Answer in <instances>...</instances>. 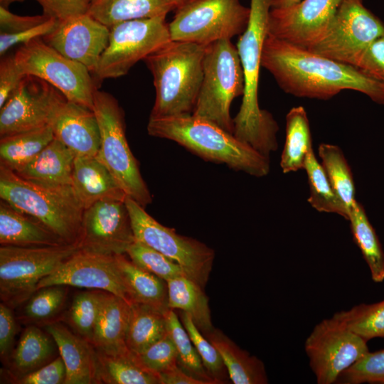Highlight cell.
Here are the masks:
<instances>
[{
    "label": "cell",
    "mask_w": 384,
    "mask_h": 384,
    "mask_svg": "<svg viewBox=\"0 0 384 384\" xmlns=\"http://www.w3.org/2000/svg\"><path fill=\"white\" fill-rule=\"evenodd\" d=\"M166 16L129 20L110 28L108 44L93 75L98 81L125 75L171 41Z\"/></svg>",
    "instance_id": "8fae6325"
},
{
    "label": "cell",
    "mask_w": 384,
    "mask_h": 384,
    "mask_svg": "<svg viewBox=\"0 0 384 384\" xmlns=\"http://www.w3.org/2000/svg\"><path fill=\"white\" fill-rule=\"evenodd\" d=\"M66 375L65 366L60 356L38 369L12 381L17 384H65Z\"/></svg>",
    "instance_id": "7dc6e473"
},
{
    "label": "cell",
    "mask_w": 384,
    "mask_h": 384,
    "mask_svg": "<svg viewBox=\"0 0 384 384\" xmlns=\"http://www.w3.org/2000/svg\"><path fill=\"white\" fill-rule=\"evenodd\" d=\"M92 110L100 133L97 158L108 169L127 196L145 208L152 202V197L127 143L122 108L112 95L97 89Z\"/></svg>",
    "instance_id": "52a82bcc"
},
{
    "label": "cell",
    "mask_w": 384,
    "mask_h": 384,
    "mask_svg": "<svg viewBox=\"0 0 384 384\" xmlns=\"http://www.w3.org/2000/svg\"><path fill=\"white\" fill-rule=\"evenodd\" d=\"M66 285H52L36 290L25 302L23 319L33 324H50L62 311L67 298Z\"/></svg>",
    "instance_id": "ab89813d"
},
{
    "label": "cell",
    "mask_w": 384,
    "mask_h": 384,
    "mask_svg": "<svg viewBox=\"0 0 384 384\" xmlns=\"http://www.w3.org/2000/svg\"><path fill=\"white\" fill-rule=\"evenodd\" d=\"M54 139L50 125L1 137V164L18 172Z\"/></svg>",
    "instance_id": "1f68e13d"
},
{
    "label": "cell",
    "mask_w": 384,
    "mask_h": 384,
    "mask_svg": "<svg viewBox=\"0 0 384 384\" xmlns=\"http://www.w3.org/2000/svg\"><path fill=\"white\" fill-rule=\"evenodd\" d=\"M0 244L19 247H43L68 243L36 218L1 200Z\"/></svg>",
    "instance_id": "d4e9b609"
},
{
    "label": "cell",
    "mask_w": 384,
    "mask_h": 384,
    "mask_svg": "<svg viewBox=\"0 0 384 384\" xmlns=\"http://www.w3.org/2000/svg\"><path fill=\"white\" fill-rule=\"evenodd\" d=\"M355 68L384 84V34L368 47Z\"/></svg>",
    "instance_id": "bcb514c9"
},
{
    "label": "cell",
    "mask_w": 384,
    "mask_h": 384,
    "mask_svg": "<svg viewBox=\"0 0 384 384\" xmlns=\"http://www.w3.org/2000/svg\"><path fill=\"white\" fill-rule=\"evenodd\" d=\"M203 68V81L193 114L233 134L230 106L245 90L244 73L237 47L229 39L206 46Z\"/></svg>",
    "instance_id": "8992f818"
},
{
    "label": "cell",
    "mask_w": 384,
    "mask_h": 384,
    "mask_svg": "<svg viewBox=\"0 0 384 384\" xmlns=\"http://www.w3.org/2000/svg\"><path fill=\"white\" fill-rule=\"evenodd\" d=\"M64 95L48 82L26 75L0 111L1 137L50 124Z\"/></svg>",
    "instance_id": "2e32d148"
},
{
    "label": "cell",
    "mask_w": 384,
    "mask_h": 384,
    "mask_svg": "<svg viewBox=\"0 0 384 384\" xmlns=\"http://www.w3.org/2000/svg\"><path fill=\"white\" fill-rule=\"evenodd\" d=\"M135 355L146 369L157 376L178 366L177 351L168 333L144 351Z\"/></svg>",
    "instance_id": "f6af8a7d"
},
{
    "label": "cell",
    "mask_w": 384,
    "mask_h": 384,
    "mask_svg": "<svg viewBox=\"0 0 384 384\" xmlns=\"http://www.w3.org/2000/svg\"><path fill=\"white\" fill-rule=\"evenodd\" d=\"M43 14L58 20L85 14L88 12L90 0H36Z\"/></svg>",
    "instance_id": "681fc988"
},
{
    "label": "cell",
    "mask_w": 384,
    "mask_h": 384,
    "mask_svg": "<svg viewBox=\"0 0 384 384\" xmlns=\"http://www.w3.org/2000/svg\"><path fill=\"white\" fill-rule=\"evenodd\" d=\"M159 384H207L184 371L179 365L158 375Z\"/></svg>",
    "instance_id": "db71d44e"
},
{
    "label": "cell",
    "mask_w": 384,
    "mask_h": 384,
    "mask_svg": "<svg viewBox=\"0 0 384 384\" xmlns=\"http://www.w3.org/2000/svg\"><path fill=\"white\" fill-rule=\"evenodd\" d=\"M14 56L25 75L48 82L67 100L92 110L97 88L85 66L65 57L41 38L22 45Z\"/></svg>",
    "instance_id": "7c38bea8"
},
{
    "label": "cell",
    "mask_w": 384,
    "mask_h": 384,
    "mask_svg": "<svg viewBox=\"0 0 384 384\" xmlns=\"http://www.w3.org/2000/svg\"><path fill=\"white\" fill-rule=\"evenodd\" d=\"M174 9L169 0H92L87 13L110 28L125 21L166 16Z\"/></svg>",
    "instance_id": "f1b7e54d"
},
{
    "label": "cell",
    "mask_w": 384,
    "mask_h": 384,
    "mask_svg": "<svg viewBox=\"0 0 384 384\" xmlns=\"http://www.w3.org/2000/svg\"><path fill=\"white\" fill-rule=\"evenodd\" d=\"M26 75L17 65L14 56L3 58L0 63V108L20 85Z\"/></svg>",
    "instance_id": "f907efd6"
},
{
    "label": "cell",
    "mask_w": 384,
    "mask_h": 384,
    "mask_svg": "<svg viewBox=\"0 0 384 384\" xmlns=\"http://www.w3.org/2000/svg\"><path fill=\"white\" fill-rule=\"evenodd\" d=\"M95 352L99 383L159 384L158 376L146 369L129 350L107 353L95 349Z\"/></svg>",
    "instance_id": "f546056e"
},
{
    "label": "cell",
    "mask_w": 384,
    "mask_h": 384,
    "mask_svg": "<svg viewBox=\"0 0 384 384\" xmlns=\"http://www.w3.org/2000/svg\"><path fill=\"white\" fill-rule=\"evenodd\" d=\"M304 169L309 186V204L319 212L336 213L348 220L349 213L333 189L313 149L306 156Z\"/></svg>",
    "instance_id": "d590c367"
},
{
    "label": "cell",
    "mask_w": 384,
    "mask_h": 384,
    "mask_svg": "<svg viewBox=\"0 0 384 384\" xmlns=\"http://www.w3.org/2000/svg\"><path fill=\"white\" fill-rule=\"evenodd\" d=\"M166 317L168 334L176 346L179 366L189 375L207 384H216L208 374L196 347L175 311L169 309Z\"/></svg>",
    "instance_id": "74e56055"
},
{
    "label": "cell",
    "mask_w": 384,
    "mask_h": 384,
    "mask_svg": "<svg viewBox=\"0 0 384 384\" xmlns=\"http://www.w3.org/2000/svg\"><path fill=\"white\" fill-rule=\"evenodd\" d=\"M169 1L173 5L174 9L176 10L181 7L182 6L185 5L191 0H169Z\"/></svg>",
    "instance_id": "9f6ffc18"
},
{
    "label": "cell",
    "mask_w": 384,
    "mask_h": 384,
    "mask_svg": "<svg viewBox=\"0 0 384 384\" xmlns=\"http://www.w3.org/2000/svg\"><path fill=\"white\" fill-rule=\"evenodd\" d=\"M130 304L122 298L103 291L91 344L97 350L119 353L129 350L126 335Z\"/></svg>",
    "instance_id": "cb8c5ba5"
},
{
    "label": "cell",
    "mask_w": 384,
    "mask_h": 384,
    "mask_svg": "<svg viewBox=\"0 0 384 384\" xmlns=\"http://www.w3.org/2000/svg\"><path fill=\"white\" fill-rule=\"evenodd\" d=\"M77 244L58 246L1 245L0 297L11 308L26 302L38 282L78 250Z\"/></svg>",
    "instance_id": "ba28073f"
},
{
    "label": "cell",
    "mask_w": 384,
    "mask_h": 384,
    "mask_svg": "<svg viewBox=\"0 0 384 384\" xmlns=\"http://www.w3.org/2000/svg\"><path fill=\"white\" fill-rule=\"evenodd\" d=\"M72 180L75 193L84 210L102 200L124 201L127 197L97 156H75Z\"/></svg>",
    "instance_id": "7402d4cb"
},
{
    "label": "cell",
    "mask_w": 384,
    "mask_h": 384,
    "mask_svg": "<svg viewBox=\"0 0 384 384\" xmlns=\"http://www.w3.org/2000/svg\"><path fill=\"white\" fill-rule=\"evenodd\" d=\"M301 0H273L272 8L282 9L291 7L299 3Z\"/></svg>",
    "instance_id": "11a10c76"
},
{
    "label": "cell",
    "mask_w": 384,
    "mask_h": 384,
    "mask_svg": "<svg viewBox=\"0 0 384 384\" xmlns=\"http://www.w3.org/2000/svg\"><path fill=\"white\" fill-rule=\"evenodd\" d=\"M75 155L54 138L23 169L15 172L33 183L53 188L73 187V170Z\"/></svg>",
    "instance_id": "603a6c76"
},
{
    "label": "cell",
    "mask_w": 384,
    "mask_h": 384,
    "mask_svg": "<svg viewBox=\"0 0 384 384\" xmlns=\"http://www.w3.org/2000/svg\"><path fill=\"white\" fill-rule=\"evenodd\" d=\"M49 125L54 138L70 149L75 156H97L100 133L92 110L65 99L56 108Z\"/></svg>",
    "instance_id": "ffe728a7"
},
{
    "label": "cell",
    "mask_w": 384,
    "mask_h": 384,
    "mask_svg": "<svg viewBox=\"0 0 384 384\" xmlns=\"http://www.w3.org/2000/svg\"><path fill=\"white\" fill-rule=\"evenodd\" d=\"M261 67L272 74L282 90L296 97L325 100L351 90L384 105V84L353 66L269 33L263 46Z\"/></svg>",
    "instance_id": "6da1fadb"
},
{
    "label": "cell",
    "mask_w": 384,
    "mask_h": 384,
    "mask_svg": "<svg viewBox=\"0 0 384 384\" xmlns=\"http://www.w3.org/2000/svg\"><path fill=\"white\" fill-rule=\"evenodd\" d=\"M152 137L172 140L208 161L262 177L270 171V160L233 134L193 114L151 117L147 124Z\"/></svg>",
    "instance_id": "3957f363"
},
{
    "label": "cell",
    "mask_w": 384,
    "mask_h": 384,
    "mask_svg": "<svg viewBox=\"0 0 384 384\" xmlns=\"http://www.w3.org/2000/svg\"><path fill=\"white\" fill-rule=\"evenodd\" d=\"M56 343L46 331L29 325L21 334L11 353L10 376L12 380L33 372L52 361Z\"/></svg>",
    "instance_id": "83f0119b"
},
{
    "label": "cell",
    "mask_w": 384,
    "mask_h": 384,
    "mask_svg": "<svg viewBox=\"0 0 384 384\" xmlns=\"http://www.w3.org/2000/svg\"><path fill=\"white\" fill-rule=\"evenodd\" d=\"M53 338L66 368L65 384L99 383L94 346L65 326L54 321L46 326Z\"/></svg>",
    "instance_id": "44dd1931"
},
{
    "label": "cell",
    "mask_w": 384,
    "mask_h": 384,
    "mask_svg": "<svg viewBox=\"0 0 384 384\" xmlns=\"http://www.w3.org/2000/svg\"><path fill=\"white\" fill-rule=\"evenodd\" d=\"M125 255L115 257L132 304H144L166 314L170 309L166 281L139 267Z\"/></svg>",
    "instance_id": "4316f807"
},
{
    "label": "cell",
    "mask_w": 384,
    "mask_h": 384,
    "mask_svg": "<svg viewBox=\"0 0 384 384\" xmlns=\"http://www.w3.org/2000/svg\"><path fill=\"white\" fill-rule=\"evenodd\" d=\"M206 46L171 40L144 60L155 87L151 117L193 114L203 78Z\"/></svg>",
    "instance_id": "277c9868"
},
{
    "label": "cell",
    "mask_w": 384,
    "mask_h": 384,
    "mask_svg": "<svg viewBox=\"0 0 384 384\" xmlns=\"http://www.w3.org/2000/svg\"><path fill=\"white\" fill-rule=\"evenodd\" d=\"M304 348L318 384L336 382L342 372L369 351L367 341L334 316L314 326Z\"/></svg>",
    "instance_id": "5bb4252c"
},
{
    "label": "cell",
    "mask_w": 384,
    "mask_h": 384,
    "mask_svg": "<svg viewBox=\"0 0 384 384\" xmlns=\"http://www.w3.org/2000/svg\"><path fill=\"white\" fill-rule=\"evenodd\" d=\"M134 241L125 200H102L84 210L77 243L80 250L122 255Z\"/></svg>",
    "instance_id": "9a60e30c"
},
{
    "label": "cell",
    "mask_w": 384,
    "mask_h": 384,
    "mask_svg": "<svg viewBox=\"0 0 384 384\" xmlns=\"http://www.w3.org/2000/svg\"><path fill=\"white\" fill-rule=\"evenodd\" d=\"M126 255L134 265L166 282L187 276L178 264L137 240L129 246Z\"/></svg>",
    "instance_id": "7bdbcfd3"
},
{
    "label": "cell",
    "mask_w": 384,
    "mask_h": 384,
    "mask_svg": "<svg viewBox=\"0 0 384 384\" xmlns=\"http://www.w3.org/2000/svg\"><path fill=\"white\" fill-rule=\"evenodd\" d=\"M272 3L273 0H250L249 21L236 45L244 73L245 90L240 110L233 118V134L267 157L277 149L279 127L270 112L260 109L257 95Z\"/></svg>",
    "instance_id": "7a4b0ae2"
},
{
    "label": "cell",
    "mask_w": 384,
    "mask_h": 384,
    "mask_svg": "<svg viewBox=\"0 0 384 384\" xmlns=\"http://www.w3.org/2000/svg\"><path fill=\"white\" fill-rule=\"evenodd\" d=\"M333 316L366 341L384 337V300L370 304H361L349 310L336 312Z\"/></svg>",
    "instance_id": "f35d334b"
},
{
    "label": "cell",
    "mask_w": 384,
    "mask_h": 384,
    "mask_svg": "<svg viewBox=\"0 0 384 384\" xmlns=\"http://www.w3.org/2000/svg\"><path fill=\"white\" fill-rule=\"evenodd\" d=\"M24 0H0V4L2 6L7 8L11 4L16 1H23Z\"/></svg>",
    "instance_id": "6f0895ef"
},
{
    "label": "cell",
    "mask_w": 384,
    "mask_h": 384,
    "mask_svg": "<svg viewBox=\"0 0 384 384\" xmlns=\"http://www.w3.org/2000/svg\"><path fill=\"white\" fill-rule=\"evenodd\" d=\"M92 1V0H90V1Z\"/></svg>",
    "instance_id": "680465c9"
},
{
    "label": "cell",
    "mask_w": 384,
    "mask_h": 384,
    "mask_svg": "<svg viewBox=\"0 0 384 384\" xmlns=\"http://www.w3.org/2000/svg\"><path fill=\"white\" fill-rule=\"evenodd\" d=\"M50 18L43 14L37 16L17 15L0 6V31L6 33L21 32L38 26Z\"/></svg>",
    "instance_id": "816d5d0a"
},
{
    "label": "cell",
    "mask_w": 384,
    "mask_h": 384,
    "mask_svg": "<svg viewBox=\"0 0 384 384\" xmlns=\"http://www.w3.org/2000/svg\"><path fill=\"white\" fill-rule=\"evenodd\" d=\"M313 149L309 122L304 108H292L286 116V138L280 166L284 174L304 169L306 156Z\"/></svg>",
    "instance_id": "d6a6232c"
},
{
    "label": "cell",
    "mask_w": 384,
    "mask_h": 384,
    "mask_svg": "<svg viewBox=\"0 0 384 384\" xmlns=\"http://www.w3.org/2000/svg\"><path fill=\"white\" fill-rule=\"evenodd\" d=\"M130 307L126 345L138 354L167 334L166 313L140 303Z\"/></svg>",
    "instance_id": "836d02e7"
},
{
    "label": "cell",
    "mask_w": 384,
    "mask_h": 384,
    "mask_svg": "<svg viewBox=\"0 0 384 384\" xmlns=\"http://www.w3.org/2000/svg\"><path fill=\"white\" fill-rule=\"evenodd\" d=\"M0 197L40 221L65 243H78L84 208L73 187L42 186L0 164Z\"/></svg>",
    "instance_id": "5b68a950"
},
{
    "label": "cell",
    "mask_w": 384,
    "mask_h": 384,
    "mask_svg": "<svg viewBox=\"0 0 384 384\" xmlns=\"http://www.w3.org/2000/svg\"><path fill=\"white\" fill-rule=\"evenodd\" d=\"M135 240L178 264L188 277L203 288L212 270L215 252L204 243L178 234L151 217L139 203L126 197Z\"/></svg>",
    "instance_id": "30bf717a"
},
{
    "label": "cell",
    "mask_w": 384,
    "mask_h": 384,
    "mask_svg": "<svg viewBox=\"0 0 384 384\" xmlns=\"http://www.w3.org/2000/svg\"><path fill=\"white\" fill-rule=\"evenodd\" d=\"M348 220L353 240L367 263L373 282L384 281V252L375 230L370 224L363 206L357 201L352 205Z\"/></svg>",
    "instance_id": "e575fe53"
},
{
    "label": "cell",
    "mask_w": 384,
    "mask_h": 384,
    "mask_svg": "<svg viewBox=\"0 0 384 384\" xmlns=\"http://www.w3.org/2000/svg\"><path fill=\"white\" fill-rule=\"evenodd\" d=\"M180 319L191 340L196 347L209 376L216 384L228 383L230 379L226 366L217 348L202 334L191 316L180 311Z\"/></svg>",
    "instance_id": "b9f144b4"
},
{
    "label": "cell",
    "mask_w": 384,
    "mask_h": 384,
    "mask_svg": "<svg viewBox=\"0 0 384 384\" xmlns=\"http://www.w3.org/2000/svg\"><path fill=\"white\" fill-rule=\"evenodd\" d=\"M204 336L220 354L233 383H268L265 367L260 359L240 348L220 329L214 328Z\"/></svg>",
    "instance_id": "484cf974"
},
{
    "label": "cell",
    "mask_w": 384,
    "mask_h": 384,
    "mask_svg": "<svg viewBox=\"0 0 384 384\" xmlns=\"http://www.w3.org/2000/svg\"><path fill=\"white\" fill-rule=\"evenodd\" d=\"M318 154L333 189L349 213L356 201L355 184L351 169L342 150L336 145L322 143Z\"/></svg>",
    "instance_id": "8d00e7d4"
},
{
    "label": "cell",
    "mask_w": 384,
    "mask_h": 384,
    "mask_svg": "<svg viewBox=\"0 0 384 384\" xmlns=\"http://www.w3.org/2000/svg\"><path fill=\"white\" fill-rule=\"evenodd\" d=\"M103 291L90 289L76 294L68 313V322L74 331L92 343Z\"/></svg>",
    "instance_id": "60d3db41"
},
{
    "label": "cell",
    "mask_w": 384,
    "mask_h": 384,
    "mask_svg": "<svg viewBox=\"0 0 384 384\" xmlns=\"http://www.w3.org/2000/svg\"><path fill=\"white\" fill-rule=\"evenodd\" d=\"M336 382L345 384H384V349L368 351L342 372Z\"/></svg>",
    "instance_id": "ee69618b"
},
{
    "label": "cell",
    "mask_w": 384,
    "mask_h": 384,
    "mask_svg": "<svg viewBox=\"0 0 384 384\" xmlns=\"http://www.w3.org/2000/svg\"><path fill=\"white\" fill-rule=\"evenodd\" d=\"M52 285H66L108 292L130 305L115 255L78 250L38 284L36 290Z\"/></svg>",
    "instance_id": "e0dca14e"
},
{
    "label": "cell",
    "mask_w": 384,
    "mask_h": 384,
    "mask_svg": "<svg viewBox=\"0 0 384 384\" xmlns=\"http://www.w3.org/2000/svg\"><path fill=\"white\" fill-rule=\"evenodd\" d=\"M12 308L1 302L0 304V355L3 360L12 352L17 325Z\"/></svg>",
    "instance_id": "f5cc1de1"
},
{
    "label": "cell",
    "mask_w": 384,
    "mask_h": 384,
    "mask_svg": "<svg viewBox=\"0 0 384 384\" xmlns=\"http://www.w3.org/2000/svg\"><path fill=\"white\" fill-rule=\"evenodd\" d=\"M249 17L240 0H191L176 9L169 30L172 41L208 46L242 34Z\"/></svg>",
    "instance_id": "9c48e42d"
},
{
    "label": "cell",
    "mask_w": 384,
    "mask_h": 384,
    "mask_svg": "<svg viewBox=\"0 0 384 384\" xmlns=\"http://www.w3.org/2000/svg\"><path fill=\"white\" fill-rule=\"evenodd\" d=\"M343 1L301 0L287 9H272L268 33L307 48L322 36Z\"/></svg>",
    "instance_id": "ac0fdd59"
},
{
    "label": "cell",
    "mask_w": 384,
    "mask_h": 384,
    "mask_svg": "<svg viewBox=\"0 0 384 384\" xmlns=\"http://www.w3.org/2000/svg\"><path fill=\"white\" fill-rule=\"evenodd\" d=\"M170 309H178L188 314L203 335L211 331L213 326L208 298L203 288L187 276H181L166 282Z\"/></svg>",
    "instance_id": "4dcf8cb0"
},
{
    "label": "cell",
    "mask_w": 384,
    "mask_h": 384,
    "mask_svg": "<svg viewBox=\"0 0 384 384\" xmlns=\"http://www.w3.org/2000/svg\"><path fill=\"white\" fill-rule=\"evenodd\" d=\"M110 28L88 13L58 20L44 41L65 57L81 63L93 74L105 50Z\"/></svg>",
    "instance_id": "d6986e66"
},
{
    "label": "cell",
    "mask_w": 384,
    "mask_h": 384,
    "mask_svg": "<svg viewBox=\"0 0 384 384\" xmlns=\"http://www.w3.org/2000/svg\"><path fill=\"white\" fill-rule=\"evenodd\" d=\"M58 19L50 18L46 22L31 28L15 33H0V55L2 56L11 47L26 44L36 38L45 37L55 28Z\"/></svg>",
    "instance_id": "c3c4849f"
},
{
    "label": "cell",
    "mask_w": 384,
    "mask_h": 384,
    "mask_svg": "<svg viewBox=\"0 0 384 384\" xmlns=\"http://www.w3.org/2000/svg\"><path fill=\"white\" fill-rule=\"evenodd\" d=\"M384 34V24L363 0H344L322 36L306 49L355 67L368 47Z\"/></svg>",
    "instance_id": "4fadbf2b"
}]
</instances>
